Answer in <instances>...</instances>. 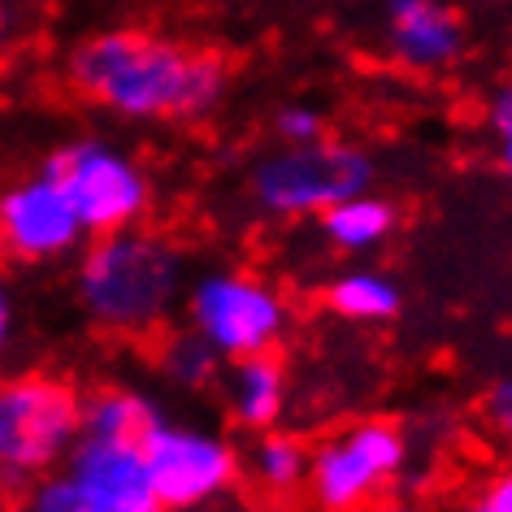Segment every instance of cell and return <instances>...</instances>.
Here are the masks:
<instances>
[{
  "label": "cell",
  "instance_id": "1",
  "mask_svg": "<svg viewBox=\"0 0 512 512\" xmlns=\"http://www.w3.org/2000/svg\"><path fill=\"white\" fill-rule=\"evenodd\" d=\"M66 79L126 122H204L230 92L222 53L135 27L87 35L66 61Z\"/></svg>",
  "mask_w": 512,
  "mask_h": 512
},
{
  "label": "cell",
  "instance_id": "2",
  "mask_svg": "<svg viewBox=\"0 0 512 512\" xmlns=\"http://www.w3.org/2000/svg\"><path fill=\"white\" fill-rule=\"evenodd\" d=\"M187 283V252L144 222L96 235L74 274L83 313L113 339L161 335L170 317L183 309Z\"/></svg>",
  "mask_w": 512,
  "mask_h": 512
},
{
  "label": "cell",
  "instance_id": "3",
  "mask_svg": "<svg viewBox=\"0 0 512 512\" xmlns=\"http://www.w3.org/2000/svg\"><path fill=\"white\" fill-rule=\"evenodd\" d=\"M83 434V395L57 374L0 378V486L27 491L66 465Z\"/></svg>",
  "mask_w": 512,
  "mask_h": 512
},
{
  "label": "cell",
  "instance_id": "4",
  "mask_svg": "<svg viewBox=\"0 0 512 512\" xmlns=\"http://www.w3.org/2000/svg\"><path fill=\"white\" fill-rule=\"evenodd\" d=\"M378 165L352 139H313V144H278L248 170V196L270 217H322L374 187Z\"/></svg>",
  "mask_w": 512,
  "mask_h": 512
},
{
  "label": "cell",
  "instance_id": "5",
  "mask_svg": "<svg viewBox=\"0 0 512 512\" xmlns=\"http://www.w3.org/2000/svg\"><path fill=\"white\" fill-rule=\"evenodd\" d=\"M183 313L187 326L222 361L278 352V343L291 330V304L283 291L248 270H235V265H213V270L191 274Z\"/></svg>",
  "mask_w": 512,
  "mask_h": 512
},
{
  "label": "cell",
  "instance_id": "6",
  "mask_svg": "<svg viewBox=\"0 0 512 512\" xmlns=\"http://www.w3.org/2000/svg\"><path fill=\"white\" fill-rule=\"evenodd\" d=\"M408 469V434L387 417L352 421L309 447L304 495L317 512H365Z\"/></svg>",
  "mask_w": 512,
  "mask_h": 512
},
{
  "label": "cell",
  "instance_id": "7",
  "mask_svg": "<svg viewBox=\"0 0 512 512\" xmlns=\"http://www.w3.org/2000/svg\"><path fill=\"white\" fill-rule=\"evenodd\" d=\"M70 200L74 217L87 235L139 226L152 209V178L131 152L105 144V139H79L57 148L44 170Z\"/></svg>",
  "mask_w": 512,
  "mask_h": 512
},
{
  "label": "cell",
  "instance_id": "8",
  "mask_svg": "<svg viewBox=\"0 0 512 512\" xmlns=\"http://www.w3.org/2000/svg\"><path fill=\"white\" fill-rule=\"evenodd\" d=\"M144 460L152 478V499L161 512H191L235 491L243 478L239 447L217 430L178 426L165 417L144 439Z\"/></svg>",
  "mask_w": 512,
  "mask_h": 512
},
{
  "label": "cell",
  "instance_id": "9",
  "mask_svg": "<svg viewBox=\"0 0 512 512\" xmlns=\"http://www.w3.org/2000/svg\"><path fill=\"white\" fill-rule=\"evenodd\" d=\"M87 239L70 200L48 174L22 178L0 191V256L22 265L57 261Z\"/></svg>",
  "mask_w": 512,
  "mask_h": 512
},
{
  "label": "cell",
  "instance_id": "10",
  "mask_svg": "<svg viewBox=\"0 0 512 512\" xmlns=\"http://www.w3.org/2000/svg\"><path fill=\"white\" fill-rule=\"evenodd\" d=\"M378 44L400 70L443 74L469 48V31L447 0H382Z\"/></svg>",
  "mask_w": 512,
  "mask_h": 512
},
{
  "label": "cell",
  "instance_id": "11",
  "mask_svg": "<svg viewBox=\"0 0 512 512\" xmlns=\"http://www.w3.org/2000/svg\"><path fill=\"white\" fill-rule=\"evenodd\" d=\"M66 478L79 486L83 495L100 499L109 508L126 512H161L152 499V478H148V460L144 443H113V439H83L70 447L66 456Z\"/></svg>",
  "mask_w": 512,
  "mask_h": 512
},
{
  "label": "cell",
  "instance_id": "12",
  "mask_svg": "<svg viewBox=\"0 0 512 512\" xmlns=\"http://www.w3.org/2000/svg\"><path fill=\"white\" fill-rule=\"evenodd\" d=\"M222 391H226V408L243 430L265 434L278 430L291 408V374L278 361V352H261V356H239V361L222 365Z\"/></svg>",
  "mask_w": 512,
  "mask_h": 512
},
{
  "label": "cell",
  "instance_id": "13",
  "mask_svg": "<svg viewBox=\"0 0 512 512\" xmlns=\"http://www.w3.org/2000/svg\"><path fill=\"white\" fill-rule=\"evenodd\" d=\"M395 226H400V204L378 196L374 187L361 191V196H352V200H343V204H330L322 213V239L343 256L378 252L382 243L395 235Z\"/></svg>",
  "mask_w": 512,
  "mask_h": 512
},
{
  "label": "cell",
  "instance_id": "14",
  "mask_svg": "<svg viewBox=\"0 0 512 512\" xmlns=\"http://www.w3.org/2000/svg\"><path fill=\"white\" fill-rule=\"evenodd\" d=\"M165 421V408L148 391L135 387H105L83 400V439H113V443H144L152 426Z\"/></svg>",
  "mask_w": 512,
  "mask_h": 512
},
{
  "label": "cell",
  "instance_id": "15",
  "mask_svg": "<svg viewBox=\"0 0 512 512\" xmlns=\"http://www.w3.org/2000/svg\"><path fill=\"white\" fill-rule=\"evenodd\" d=\"M326 309L343 317V322L356 326H378L391 322L395 313L404 309V291L387 270H374V265H352L330 278L326 287Z\"/></svg>",
  "mask_w": 512,
  "mask_h": 512
},
{
  "label": "cell",
  "instance_id": "16",
  "mask_svg": "<svg viewBox=\"0 0 512 512\" xmlns=\"http://www.w3.org/2000/svg\"><path fill=\"white\" fill-rule=\"evenodd\" d=\"M243 478L270 499H287L304 491V478H309V443L283 430L256 434V443L243 456Z\"/></svg>",
  "mask_w": 512,
  "mask_h": 512
},
{
  "label": "cell",
  "instance_id": "17",
  "mask_svg": "<svg viewBox=\"0 0 512 512\" xmlns=\"http://www.w3.org/2000/svg\"><path fill=\"white\" fill-rule=\"evenodd\" d=\"M222 365L226 361L191 326L165 330L161 343H157V369H161V378H170V387H178V391L213 387V382L222 378Z\"/></svg>",
  "mask_w": 512,
  "mask_h": 512
},
{
  "label": "cell",
  "instance_id": "18",
  "mask_svg": "<svg viewBox=\"0 0 512 512\" xmlns=\"http://www.w3.org/2000/svg\"><path fill=\"white\" fill-rule=\"evenodd\" d=\"M22 512H126V508H109V504H100V499L92 495H83L79 486H74L66 473H44L40 482H31L27 486V499L18 504Z\"/></svg>",
  "mask_w": 512,
  "mask_h": 512
},
{
  "label": "cell",
  "instance_id": "19",
  "mask_svg": "<svg viewBox=\"0 0 512 512\" xmlns=\"http://www.w3.org/2000/svg\"><path fill=\"white\" fill-rule=\"evenodd\" d=\"M274 135L278 144H313L326 135V118L313 105H283L274 113Z\"/></svg>",
  "mask_w": 512,
  "mask_h": 512
},
{
  "label": "cell",
  "instance_id": "20",
  "mask_svg": "<svg viewBox=\"0 0 512 512\" xmlns=\"http://www.w3.org/2000/svg\"><path fill=\"white\" fill-rule=\"evenodd\" d=\"M456 512H512V465L486 473Z\"/></svg>",
  "mask_w": 512,
  "mask_h": 512
},
{
  "label": "cell",
  "instance_id": "21",
  "mask_svg": "<svg viewBox=\"0 0 512 512\" xmlns=\"http://www.w3.org/2000/svg\"><path fill=\"white\" fill-rule=\"evenodd\" d=\"M482 421L504 443H512V374L495 378L491 387H486V395H482Z\"/></svg>",
  "mask_w": 512,
  "mask_h": 512
},
{
  "label": "cell",
  "instance_id": "22",
  "mask_svg": "<svg viewBox=\"0 0 512 512\" xmlns=\"http://www.w3.org/2000/svg\"><path fill=\"white\" fill-rule=\"evenodd\" d=\"M486 122H491L495 135H508L512 131V79L499 83L495 92H491V100H486Z\"/></svg>",
  "mask_w": 512,
  "mask_h": 512
},
{
  "label": "cell",
  "instance_id": "23",
  "mask_svg": "<svg viewBox=\"0 0 512 512\" xmlns=\"http://www.w3.org/2000/svg\"><path fill=\"white\" fill-rule=\"evenodd\" d=\"M9 330H14V304H9V291L0 287V348L9 343Z\"/></svg>",
  "mask_w": 512,
  "mask_h": 512
},
{
  "label": "cell",
  "instance_id": "24",
  "mask_svg": "<svg viewBox=\"0 0 512 512\" xmlns=\"http://www.w3.org/2000/svg\"><path fill=\"white\" fill-rule=\"evenodd\" d=\"M499 161H504V170L512 174V131L499 135Z\"/></svg>",
  "mask_w": 512,
  "mask_h": 512
},
{
  "label": "cell",
  "instance_id": "25",
  "mask_svg": "<svg viewBox=\"0 0 512 512\" xmlns=\"http://www.w3.org/2000/svg\"><path fill=\"white\" fill-rule=\"evenodd\" d=\"M365 512H417L413 504H374V508H365Z\"/></svg>",
  "mask_w": 512,
  "mask_h": 512
},
{
  "label": "cell",
  "instance_id": "26",
  "mask_svg": "<svg viewBox=\"0 0 512 512\" xmlns=\"http://www.w3.org/2000/svg\"><path fill=\"white\" fill-rule=\"evenodd\" d=\"M14 508H18V504H14V495H9L5 486H0V512H14Z\"/></svg>",
  "mask_w": 512,
  "mask_h": 512
},
{
  "label": "cell",
  "instance_id": "27",
  "mask_svg": "<svg viewBox=\"0 0 512 512\" xmlns=\"http://www.w3.org/2000/svg\"><path fill=\"white\" fill-rule=\"evenodd\" d=\"M0 27H5V0H0Z\"/></svg>",
  "mask_w": 512,
  "mask_h": 512
},
{
  "label": "cell",
  "instance_id": "28",
  "mask_svg": "<svg viewBox=\"0 0 512 512\" xmlns=\"http://www.w3.org/2000/svg\"><path fill=\"white\" fill-rule=\"evenodd\" d=\"M18 5H44V0H18Z\"/></svg>",
  "mask_w": 512,
  "mask_h": 512
},
{
  "label": "cell",
  "instance_id": "29",
  "mask_svg": "<svg viewBox=\"0 0 512 512\" xmlns=\"http://www.w3.org/2000/svg\"><path fill=\"white\" fill-rule=\"evenodd\" d=\"M14 512H22V508H14Z\"/></svg>",
  "mask_w": 512,
  "mask_h": 512
}]
</instances>
